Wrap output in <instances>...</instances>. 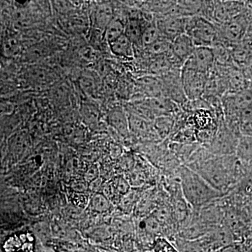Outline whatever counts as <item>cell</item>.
<instances>
[{
	"mask_svg": "<svg viewBox=\"0 0 252 252\" xmlns=\"http://www.w3.org/2000/svg\"><path fill=\"white\" fill-rule=\"evenodd\" d=\"M114 189L117 190L118 193L122 195H126L128 193L130 187L125 179L119 177L114 183Z\"/></svg>",
	"mask_w": 252,
	"mask_h": 252,
	"instance_id": "obj_23",
	"label": "cell"
},
{
	"mask_svg": "<svg viewBox=\"0 0 252 252\" xmlns=\"http://www.w3.org/2000/svg\"><path fill=\"white\" fill-rule=\"evenodd\" d=\"M240 136L230 130L224 118L219 122L218 129L210 144V151L213 156H232L236 154Z\"/></svg>",
	"mask_w": 252,
	"mask_h": 252,
	"instance_id": "obj_5",
	"label": "cell"
},
{
	"mask_svg": "<svg viewBox=\"0 0 252 252\" xmlns=\"http://www.w3.org/2000/svg\"><path fill=\"white\" fill-rule=\"evenodd\" d=\"M214 65L215 59L211 48L200 46L195 48L182 67L207 74Z\"/></svg>",
	"mask_w": 252,
	"mask_h": 252,
	"instance_id": "obj_8",
	"label": "cell"
},
{
	"mask_svg": "<svg viewBox=\"0 0 252 252\" xmlns=\"http://www.w3.org/2000/svg\"><path fill=\"white\" fill-rule=\"evenodd\" d=\"M155 19L162 36L171 42L175 38L185 34L188 17L165 16Z\"/></svg>",
	"mask_w": 252,
	"mask_h": 252,
	"instance_id": "obj_9",
	"label": "cell"
},
{
	"mask_svg": "<svg viewBox=\"0 0 252 252\" xmlns=\"http://www.w3.org/2000/svg\"><path fill=\"white\" fill-rule=\"evenodd\" d=\"M109 122L122 136H126L129 132L128 119L122 110H115L109 115Z\"/></svg>",
	"mask_w": 252,
	"mask_h": 252,
	"instance_id": "obj_18",
	"label": "cell"
},
{
	"mask_svg": "<svg viewBox=\"0 0 252 252\" xmlns=\"http://www.w3.org/2000/svg\"><path fill=\"white\" fill-rule=\"evenodd\" d=\"M179 252H206L207 250L203 246L200 239L195 240H185L180 238L177 240Z\"/></svg>",
	"mask_w": 252,
	"mask_h": 252,
	"instance_id": "obj_21",
	"label": "cell"
},
{
	"mask_svg": "<svg viewBox=\"0 0 252 252\" xmlns=\"http://www.w3.org/2000/svg\"><path fill=\"white\" fill-rule=\"evenodd\" d=\"M32 240L23 234L12 237L5 243V252H33Z\"/></svg>",
	"mask_w": 252,
	"mask_h": 252,
	"instance_id": "obj_13",
	"label": "cell"
},
{
	"mask_svg": "<svg viewBox=\"0 0 252 252\" xmlns=\"http://www.w3.org/2000/svg\"><path fill=\"white\" fill-rule=\"evenodd\" d=\"M235 156L243 162H252V137L240 136Z\"/></svg>",
	"mask_w": 252,
	"mask_h": 252,
	"instance_id": "obj_16",
	"label": "cell"
},
{
	"mask_svg": "<svg viewBox=\"0 0 252 252\" xmlns=\"http://www.w3.org/2000/svg\"><path fill=\"white\" fill-rule=\"evenodd\" d=\"M242 163L235 155L215 156L191 162L188 167L224 195L243 175Z\"/></svg>",
	"mask_w": 252,
	"mask_h": 252,
	"instance_id": "obj_1",
	"label": "cell"
},
{
	"mask_svg": "<svg viewBox=\"0 0 252 252\" xmlns=\"http://www.w3.org/2000/svg\"><path fill=\"white\" fill-rule=\"evenodd\" d=\"M218 42L228 47L243 41L248 31V18L246 10L243 14L232 18L222 24H217Z\"/></svg>",
	"mask_w": 252,
	"mask_h": 252,
	"instance_id": "obj_4",
	"label": "cell"
},
{
	"mask_svg": "<svg viewBox=\"0 0 252 252\" xmlns=\"http://www.w3.org/2000/svg\"><path fill=\"white\" fill-rule=\"evenodd\" d=\"M113 54L118 57L131 59L134 57V45L125 34L109 44Z\"/></svg>",
	"mask_w": 252,
	"mask_h": 252,
	"instance_id": "obj_12",
	"label": "cell"
},
{
	"mask_svg": "<svg viewBox=\"0 0 252 252\" xmlns=\"http://www.w3.org/2000/svg\"><path fill=\"white\" fill-rule=\"evenodd\" d=\"M196 46L187 34H183L175 38L171 42L170 53L175 60L183 66L184 63L193 54Z\"/></svg>",
	"mask_w": 252,
	"mask_h": 252,
	"instance_id": "obj_10",
	"label": "cell"
},
{
	"mask_svg": "<svg viewBox=\"0 0 252 252\" xmlns=\"http://www.w3.org/2000/svg\"><path fill=\"white\" fill-rule=\"evenodd\" d=\"M162 37L161 34L158 28L156 19L152 20L146 25L142 33L141 45L144 48L152 45L154 42Z\"/></svg>",
	"mask_w": 252,
	"mask_h": 252,
	"instance_id": "obj_15",
	"label": "cell"
},
{
	"mask_svg": "<svg viewBox=\"0 0 252 252\" xmlns=\"http://www.w3.org/2000/svg\"><path fill=\"white\" fill-rule=\"evenodd\" d=\"M179 176L185 200L195 209L201 208L213 203L223 195L188 166H181L179 169Z\"/></svg>",
	"mask_w": 252,
	"mask_h": 252,
	"instance_id": "obj_2",
	"label": "cell"
},
{
	"mask_svg": "<svg viewBox=\"0 0 252 252\" xmlns=\"http://www.w3.org/2000/svg\"><path fill=\"white\" fill-rule=\"evenodd\" d=\"M165 97L183 107L187 102L181 79V69H174L165 75L161 76Z\"/></svg>",
	"mask_w": 252,
	"mask_h": 252,
	"instance_id": "obj_7",
	"label": "cell"
},
{
	"mask_svg": "<svg viewBox=\"0 0 252 252\" xmlns=\"http://www.w3.org/2000/svg\"><path fill=\"white\" fill-rule=\"evenodd\" d=\"M175 125L173 117H158L154 120V127L159 138H166L171 133Z\"/></svg>",
	"mask_w": 252,
	"mask_h": 252,
	"instance_id": "obj_17",
	"label": "cell"
},
{
	"mask_svg": "<svg viewBox=\"0 0 252 252\" xmlns=\"http://www.w3.org/2000/svg\"><path fill=\"white\" fill-rule=\"evenodd\" d=\"M207 74L182 67L181 79L186 97L189 101L203 98L206 85Z\"/></svg>",
	"mask_w": 252,
	"mask_h": 252,
	"instance_id": "obj_6",
	"label": "cell"
},
{
	"mask_svg": "<svg viewBox=\"0 0 252 252\" xmlns=\"http://www.w3.org/2000/svg\"><path fill=\"white\" fill-rule=\"evenodd\" d=\"M170 46L171 41L162 36L152 45L146 47L145 50L149 56L154 59L168 54L170 51Z\"/></svg>",
	"mask_w": 252,
	"mask_h": 252,
	"instance_id": "obj_19",
	"label": "cell"
},
{
	"mask_svg": "<svg viewBox=\"0 0 252 252\" xmlns=\"http://www.w3.org/2000/svg\"><path fill=\"white\" fill-rule=\"evenodd\" d=\"M196 47L211 48L218 42L217 24L200 16L188 17L186 32Z\"/></svg>",
	"mask_w": 252,
	"mask_h": 252,
	"instance_id": "obj_3",
	"label": "cell"
},
{
	"mask_svg": "<svg viewBox=\"0 0 252 252\" xmlns=\"http://www.w3.org/2000/svg\"><path fill=\"white\" fill-rule=\"evenodd\" d=\"M125 26L126 23L123 22L122 19L117 17H114L107 25L104 29V37L109 44L124 35Z\"/></svg>",
	"mask_w": 252,
	"mask_h": 252,
	"instance_id": "obj_14",
	"label": "cell"
},
{
	"mask_svg": "<svg viewBox=\"0 0 252 252\" xmlns=\"http://www.w3.org/2000/svg\"><path fill=\"white\" fill-rule=\"evenodd\" d=\"M56 251H57V252H77L75 251H72V250H66V249L62 248L57 249V250H56Z\"/></svg>",
	"mask_w": 252,
	"mask_h": 252,
	"instance_id": "obj_25",
	"label": "cell"
},
{
	"mask_svg": "<svg viewBox=\"0 0 252 252\" xmlns=\"http://www.w3.org/2000/svg\"><path fill=\"white\" fill-rule=\"evenodd\" d=\"M216 252H243L242 250L241 246L237 245L236 243L232 244V245H228V246L225 247L217 250Z\"/></svg>",
	"mask_w": 252,
	"mask_h": 252,
	"instance_id": "obj_24",
	"label": "cell"
},
{
	"mask_svg": "<svg viewBox=\"0 0 252 252\" xmlns=\"http://www.w3.org/2000/svg\"><path fill=\"white\" fill-rule=\"evenodd\" d=\"M148 22L143 23L140 18L136 17L129 18L126 21L124 34L133 45H141L142 33Z\"/></svg>",
	"mask_w": 252,
	"mask_h": 252,
	"instance_id": "obj_11",
	"label": "cell"
},
{
	"mask_svg": "<svg viewBox=\"0 0 252 252\" xmlns=\"http://www.w3.org/2000/svg\"><path fill=\"white\" fill-rule=\"evenodd\" d=\"M240 135L252 137V106L243 109L239 117Z\"/></svg>",
	"mask_w": 252,
	"mask_h": 252,
	"instance_id": "obj_20",
	"label": "cell"
},
{
	"mask_svg": "<svg viewBox=\"0 0 252 252\" xmlns=\"http://www.w3.org/2000/svg\"><path fill=\"white\" fill-rule=\"evenodd\" d=\"M91 206L94 211L102 213L108 211L111 203L104 194L96 193L91 199Z\"/></svg>",
	"mask_w": 252,
	"mask_h": 252,
	"instance_id": "obj_22",
	"label": "cell"
}]
</instances>
